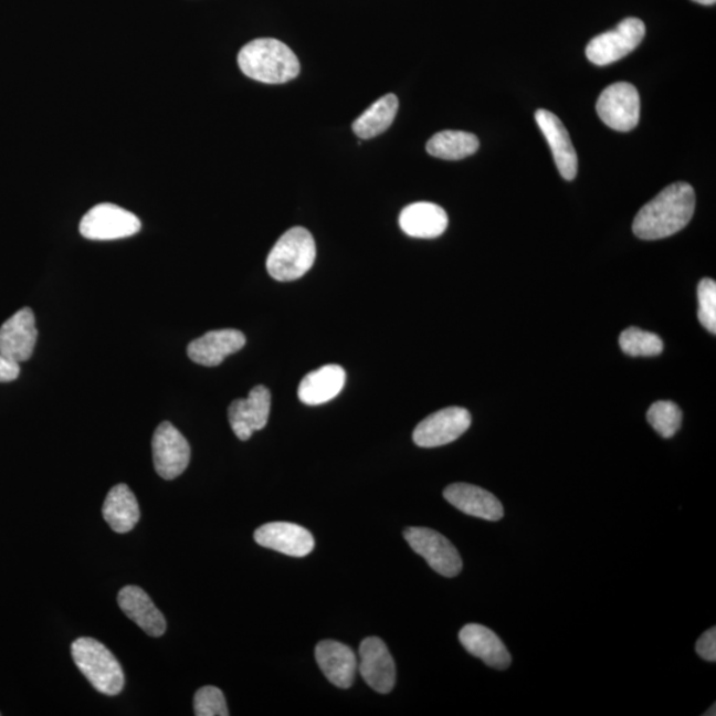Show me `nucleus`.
<instances>
[{
  "mask_svg": "<svg viewBox=\"0 0 716 716\" xmlns=\"http://www.w3.org/2000/svg\"><path fill=\"white\" fill-rule=\"evenodd\" d=\"M695 191L688 183L676 182L663 189L635 215L633 232L643 241H656L676 234L692 221Z\"/></svg>",
  "mask_w": 716,
  "mask_h": 716,
  "instance_id": "obj_1",
  "label": "nucleus"
},
{
  "mask_svg": "<svg viewBox=\"0 0 716 716\" xmlns=\"http://www.w3.org/2000/svg\"><path fill=\"white\" fill-rule=\"evenodd\" d=\"M239 69L245 76L264 84H284L301 73L294 51L281 40L262 38L245 44L238 55Z\"/></svg>",
  "mask_w": 716,
  "mask_h": 716,
  "instance_id": "obj_2",
  "label": "nucleus"
},
{
  "mask_svg": "<svg viewBox=\"0 0 716 716\" xmlns=\"http://www.w3.org/2000/svg\"><path fill=\"white\" fill-rule=\"evenodd\" d=\"M71 652L80 672L97 692L109 696L123 692L125 675L122 663L102 642L82 636L72 643Z\"/></svg>",
  "mask_w": 716,
  "mask_h": 716,
  "instance_id": "obj_3",
  "label": "nucleus"
},
{
  "mask_svg": "<svg viewBox=\"0 0 716 716\" xmlns=\"http://www.w3.org/2000/svg\"><path fill=\"white\" fill-rule=\"evenodd\" d=\"M316 243L308 230L294 228L278 239L267 257V271L277 282H294L312 268Z\"/></svg>",
  "mask_w": 716,
  "mask_h": 716,
  "instance_id": "obj_4",
  "label": "nucleus"
},
{
  "mask_svg": "<svg viewBox=\"0 0 716 716\" xmlns=\"http://www.w3.org/2000/svg\"><path fill=\"white\" fill-rule=\"evenodd\" d=\"M646 27L641 19L626 18L615 29L590 40L587 57L599 66L613 64L633 52L645 38Z\"/></svg>",
  "mask_w": 716,
  "mask_h": 716,
  "instance_id": "obj_5",
  "label": "nucleus"
},
{
  "mask_svg": "<svg viewBox=\"0 0 716 716\" xmlns=\"http://www.w3.org/2000/svg\"><path fill=\"white\" fill-rule=\"evenodd\" d=\"M139 230L141 222L133 212L112 203L95 206L80 222V232L91 241H116L136 235Z\"/></svg>",
  "mask_w": 716,
  "mask_h": 716,
  "instance_id": "obj_6",
  "label": "nucleus"
},
{
  "mask_svg": "<svg viewBox=\"0 0 716 716\" xmlns=\"http://www.w3.org/2000/svg\"><path fill=\"white\" fill-rule=\"evenodd\" d=\"M403 536L411 549L422 556L436 573L444 577H455L461 573L463 561L460 552L436 530L411 527L404 529Z\"/></svg>",
  "mask_w": 716,
  "mask_h": 716,
  "instance_id": "obj_7",
  "label": "nucleus"
},
{
  "mask_svg": "<svg viewBox=\"0 0 716 716\" xmlns=\"http://www.w3.org/2000/svg\"><path fill=\"white\" fill-rule=\"evenodd\" d=\"M602 123L617 131H630L640 122V95L629 83H615L603 90L596 105Z\"/></svg>",
  "mask_w": 716,
  "mask_h": 716,
  "instance_id": "obj_8",
  "label": "nucleus"
},
{
  "mask_svg": "<svg viewBox=\"0 0 716 716\" xmlns=\"http://www.w3.org/2000/svg\"><path fill=\"white\" fill-rule=\"evenodd\" d=\"M152 463L157 474L166 481L176 480L190 463V444L170 422H162L151 440Z\"/></svg>",
  "mask_w": 716,
  "mask_h": 716,
  "instance_id": "obj_9",
  "label": "nucleus"
},
{
  "mask_svg": "<svg viewBox=\"0 0 716 716\" xmlns=\"http://www.w3.org/2000/svg\"><path fill=\"white\" fill-rule=\"evenodd\" d=\"M471 427V414L463 408H446L430 414L414 430L413 440L420 448H440L454 442Z\"/></svg>",
  "mask_w": 716,
  "mask_h": 716,
  "instance_id": "obj_10",
  "label": "nucleus"
},
{
  "mask_svg": "<svg viewBox=\"0 0 716 716\" xmlns=\"http://www.w3.org/2000/svg\"><path fill=\"white\" fill-rule=\"evenodd\" d=\"M271 411V393L263 385L252 389L248 398L235 400L229 408L232 431L241 441H249L257 430L265 428Z\"/></svg>",
  "mask_w": 716,
  "mask_h": 716,
  "instance_id": "obj_11",
  "label": "nucleus"
},
{
  "mask_svg": "<svg viewBox=\"0 0 716 716\" xmlns=\"http://www.w3.org/2000/svg\"><path fill=\"white\" fill-rule=\"evenodd\" d=\"M38 341L35 315L23 308L0 327V355L15 362L30 360Z\"/></svg>",
  "mask_w": 716,
  "mask_h": 716,
  "instance_id": "obj_12",
  "label": "nucleus"
},
{
  "mask_svg": "<svg viewBox=\"0 0 716 716\" xmlns=\"http://www.w3.org/2000/svg\"><path fill=\"white\" fill-rule=\"evenodd\" d=\"M358 670L365 682L380 694H388L396 685V665L388 646L377 636L361 642Z\"/></svg>",
  "mask_w": 716,
  "mask_h": 716,
  "instance_id": "obj_13",
  "label": "nucleus"
},
{
  "mask_svg": "<svg viewBox=\"0 0 716 716\" xmlns=\"http://www.w3.org/2000/svg\"><path fill=\"white\" fill-rule=\"evenodd\" d=\"M254 539L259 546L294 557L307 556L315 548L308 529L287 522L264 524L255 530Z\"/></svg>",
  "mask_w": 716,
  "mask_h": 716,
  "instance_id": "obj_14",
  "label": "nucleus"
},
{
  "mask_svg": "<svg viewBox=\"0 0 716 716\" xmlns=\"http://www.w3.org/2000/svg\"><path fill=\"white\" fill-rule=\"evenodd\" d=\"M535 119L544 137H546L550 150H552L561 177L567 181H573L577 169H579V158H577L572 139H570L566 126H564L559 117L546 109L537 110Z\"/></svg>",
  "mask_w": 716,
  "mask_h": 716,
  "instance_id": "obj_15",
  "label": "nucleus"
},
{
  "mask_svg": "<svg viewBox=\"0 0 716 716\" xmlns=\"http://www.w3.org/2000/svg\"><path fill=\"white\" fill-rule=\"evenodd\" d=\"M444 499L451 506L470 516L488 522L501 520L504 516L502 503L488 491L468 483H454L443 491Z\"/></svg>",
  "mask_w": 716,
  "mask_h": 716,
  "instance_id": "obj_16",
  "label": "nucleus"
},
{
  "mask_svg": "<svg viewBox=\"0 0 716 716\" xmlns=\"http://www.w3.org/2000/svg\"><path fill=\"white\" fill-rule=\"evenodd\" d=\"M244 345L245 336L241 330H210L189 344L188 355L192 362L202 367H218L225 357L236 354Z\"/></svg>",
  "mask_w": 716,
  "mask_h": 716,
  "instance_id": "obj_17",
  "label": "nucleus"
},
{
  "mask_svg": "<svg viewBox=\"0 0 716 716\" xmlns=\"http://www.w3.org/2000/svg\"><path fill=\"white\" fill-rule=\"evenodd\" d=\"M316 661L330 683L340 688H348L355 681L358 661L349 646L337 641H322L315 650Z\"/></svg>",
  "mask_w": 716,
  "mask_h": 716,
  "instance_id": "obj_18",
  "label": "nucleus"
},
{
  "mask_svg": "<svg viewBox=\"0 0 716 716\" xmlns=\"http://www.w3.org/2000/svg\"><path fill=\"white\" fill-rule=\"evenodd\" d=\"M118 607L137 623L146 634L161 636L166 632V620L159 609L151 601L144 589L136 586H128L119 590Z\"/></svg>",
  "mask_w": 716,
  "mask_h": 716,
  "instance_id": "obj_19",
  "label": "nucleus"
},
{
  "mask_svg": "<svg viewBox=\"0 0 716 716\" xmlns=\"http://www.w3.org/2000/svg\"><path fill=\"white\" fill-rule=\"evenodd\" d=\"M462 646L470 654L482 660L486 665L504 670L510 665V654L503 641L493 630L480 625V623H468L460 632Z\"/></svg>",
  "mask_w": 716,
  "mask_h": 716,
  "instance_id": "obj_20",
  "label": "nucleus"
},
{
  "mask_svg": "<svg viewBox=\"0 0 716 716\" xmlns=\"http://www.w3.org/2000/svg\"><path fill=\"white\" fill-rule=\"evenodd\" d=\"M449 217L441 206L417 202L407 206L400 215V228L404 234L418 239H434L446 231Z\"/></svg>",
  "mask_w": 716,
  "mask_h": 716,
  "instance_id": "obj_21",
  "label": "nucleus"
},
{
  "mask_svg": "<svg viewBox=\"0 0 716 716\" xmlns=\"http://www.w3.org/2000/svg\"><path fill=\"white\" fill-rule=\"evenodd\" d=\"M345 381H347V373L341 367L325 365L303 378L297 394L303 403L316 407L340 394Z\"/></svg>",
  "mask_w": 716,
  "mask_h": 716,
  "instance_id": "obj_22",
  "label": "nucleus"
},
{
  "mask_svg": "<svg viewBox=\"0 0 716 716\" xmlns=\"http://www.w3.org/2000/svg\"><path fill=\"white\" fill-rule=\"evenodd\" d=\"M103 516L108 526L117 534L129 533L139 520V506L135 494L126 484L112 487L105 497Z\"/></svg>",
  "mask_w": 716,
  "mask_h": 716,
  "instance_id": "obj_23",
  "label": "nucleus"
},
{
  "mask_svg": "<svg viewBox=\"0 0 716 716\" xmlns=\"http://www.w3.org/2000/svg\"><path fill=\"white\" fill-rule=\"evenodd\" d=\"M398 97L393 93L385 95L356 119L351 129L358 138L369 139L382 135L393 124L397 116Z\"/></svg>",
  "mask_w": 716,
  "mask_h": 716,
  "instance_id": "obj_24",
  "label": "nucleus"
},
{
  "mask_svg": "<svg viewBox=\"0 0 716 716\" xmlns=\"http://www.w3.org/2000/svg\"><path fill=\"white\" fill-rule=\"evenodd\" d=\"M480 149V139L473 133L443 130L429 139L427 150L430 156L457 161L475 155Z\"/></svg>",
  "mask_w": 716,
  "mask_h": 716,
  "instance_id": "obj_25",
  "label": "nucleus"
},
{
  "mask_svg": "<svg viewBox=\"0 0 716 716\" xmlns=\"http://www.w3.org/2000/svg\"><path fill=\"white\" fill-rule=\"evenodd\" d=\"M620 347L623 354L632 357H655L663 350V341L659 335L636 327L628 328L620 336Z\"/></svg>",
  "mask_w": 716,
  "mask_h": 716,
  "instance_id": "obj_26",
  "label": "nucleus"
},
{
  "mask_svg": "<svg viewBox=\"0 0 716 716\" xmlns=\"http://www.w3.org/2000/svg\"><path fill=\"white\" fill-rule=\"evenodd\" d=\"M647 422L663 438H672L681 429L682 411L672 401H656L650 407Z\"/></svg>",
  "mask_w": 716,
  "mask_h": 716,
  "instance_id": "obj_27",
  "label": "nucleus"
},
{
  "mask_svg": "<svg viewBox=\"0 0 716 716\" xmlns=\"http://www.w3.org/2000/svg\"><path fill=\"white\" fill-rule=\"evenodd\" d=\"M194 714L197 716H228L224 695L218 687L204 686L194 696Z\"/></svg>",
  "mask_w": 716,
  "mask_h": 716,
  "instance_id": "obj_28",
  "label": "nucleus"
},
{
  "mask_svg": "<svg viewBox=\"0 0 716 716\" xmlns=\"http://www.w3.org/2000/svg\"><path fill=\"white\" fill-rule=\"evenodd\" d=\"M698 318L709 334H716V283L703 278L698 285Z\"/></svg>",
  "mask_w": 716,
  "mask_h": 716,
  "instance_id": "obj_29",
  "label": "nucleus"
},
{
  "mask_svg": "<svg viewBox=\"0 0 716 716\" xmlns=\"http://www.w3.org/2000/svg\"><path fill=\"white\" fill-rule=\"evenodd\" d=\"M696 653L701 659L708 662L716 661V629H708L706 633H703L699 636V640L696 641Z\"/></svg>",
  "mask_w": 716,
  "mask_h": 716,
  "instance_id": "obj_30",
  "label": "nucleus"
},
{
  "mask_svg": "<svg viewBox=\"0 0 716 716\" xmlns=\"http://www.w3.org/2000/svg\"><path fill=\"white\" fill-rule=\"evenodd\" d=\"M20 375L19 362L0 355V382H11Z\"/></svg>",
  "mask_w": 716,
  "mask_h": 716,
  "instance_id": "obj_31",
  "label": "nucleus"
},
{
  "mask_svg": "<svg viewBox=\"0 0 716 716\" xmlns=\"http://www.w3.org/2000/svg\"><path fill=\"white\" fill-rule=\"evenodd\" d=\"M693 2L703 4V6H713V4H715L716 0H693Z\"/></svg>",
  "mask_w": 716,
  "mask_h": 716,
  "instance_id": "obj_32",
  "label": "nucleus"
}]
</instances>
